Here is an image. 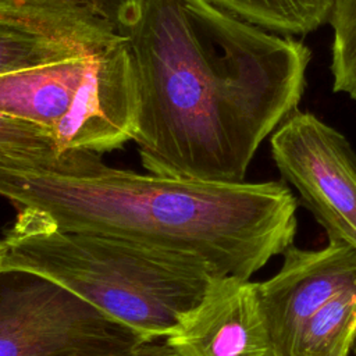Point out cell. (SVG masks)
Wrapping results in <instances>:
<instances>
[{
	"label": "cell",
	"instance_id": "cell-1",
	"mask_svg": "<svg viewBox=\"0 0 356 356\" xmlns=\"http://www.w3.org/2000/svg\"><path fill=\"white\" fill-rule=\"evenodd\" d=\"M122 35L138 89L132 140L147 172L245 181L303 97L310 49L210 0H142Z\"/></svg>",
	"mask_w": 356,
	"mask_h": 356
},
{
	"label": "cell",
	"instance_id": "cell-2",
	"mask_svg": "<svg viewBox=\"0 0 356 356\" xmlns=\"http://www.w3.org/2000/svg\"><path fill=\"white\" fill-rule=\"evenodd\" d=\"M0 197L61 229L107 235L245 280L296 235V197L278 181L221 182L139 174L89 153L60 168L0 161Z\"/></svg>",
	"mask_w": 356,
	"mask_h": 356
},
{
	"label": "cell",
	"instance_id": "cell-3",
	"mask_svg": "<svg viewBox=\"0 0 356 356\" xmlns=\"http://www.w3.org/2000/svg\"><path fill=\"white\" fill-rule=\"evenodd\" d=\"M15 210L0 239V270L44 277L149 342L164 339L214 277L197 260L107 235L61 229L32 209Z\"/></svg>",
	"mask_w": 356,
	"mask_h": 356
},
{
	"label": "cell",
	"instance_id": "cell-4",
	"mask_svg": "<svg viewBox=\"0 0 356 356\" xmlns=\"http://www.w3.org/2000/svg\"><path fill=\"white\" fill-rule=\"evenodd\" d=\"M0 111L46 127L63 153L122 147L138 113L125 36L97 53L0 76Z\"/></svg>",
	"mask_w": 356,
	"mask_h": 356
},
{
	"label": "cell",
	"instance_id": "cell-5",
	"mask_svg": "<svg viewBox=\"0 0 356 356\" xmlns=\"http://www.w3.org/2000/svg\"><path fill=\"white\" fill-rule=\"evenodd\" d=\"M149 342L70 289L0 270V356H127Z\"/></svg>",
	"mask_w": 356,
	"mask_h": 356
},
{
	"label": "cell",
	"instance_id": "cell-6",
	"mask_svg": "<svg viewBox=\"0 0 356 356\" xmlns=\"http://www.w3.org/2000/svg\"><path fill=\"white\" fill-rule=\"evenodd\" d=\"M270 146L282 178L328 239L356 249V153L348 139L314 114L296 110L273 132Z\"/></svg>",
	"mask_w": 356,
	"mask_h": 356
},
{
	"label": "cell",
	"instance_id": "cell-7",
	"mask_svg": "<svg viewBox=\"0 0 356 356\" xmlns=\"http://www.w3.org/2000/svg\"><path fill=\"white\" fill-rule=\"evenodd\" d=\"M282 257L281 268L257 282V292L275 356H291L305 323L330 300L356 288V249L328 239L320 249L292 243Z\"/></svg>",
	"mask_w": 356,
	"mask_h": 356
},
{
	"label": "cell",
	"instance_id": "cell-8",
	"mask_svg": "<svg viewBox=\"0 0 356 356\" xmlns=\"http://www.w3.org/2000/svg\"><path fill=\"white\" fill-rule=\"evenodd\" d=\"M164 342L177 356H275L257 282L213 277Z\"/></svg>",
	"mask_w": 356,
	"mask_h": 356
},
{
	"label": "cell",
	"instance_id": "cell-9",
	"mask_svg": "<svg viewBox=\"0 0 356 356\" xmlns=\"http://www.w3.org/2000/svg\"><path fill=\"white\" fill-rule=\"evenodd\" d=\"M124 35L88 13L0 7V76L102 51Z\"/></svg>",
	"mask_w": 356,
	"mask_h": 356
},
{
	"label": "cell",
	"instance_id": "cell-10",
	"mask_svg": "<svg viewBox=\"0 0 356 356\" xmlns=\"http://www.w3.org/2000/svg\"><path fill=\"white\" fill-rule=\"evenodd\" d=\"M221 10L284 36L307 35L327 24L335 0H210Z\"/></svg>",
	"mask_w": 356,
	"mask_h": 356
},
{
	"label": "cell",
	"instance_id": "cell-11",
	"mask_svg": "<svg viewBox=\"0 0 356 356\" xmlns=\"http://www.w3.org/2000/svg\"><path fill=\"white\" fill-rule=\"evenodd\" d=\"M356 342V288L313 314L302 327L291 356H349Z\"/></svg>",
	"mask_w": 356,
	"mask_h": 356
},
{
	"label": "cell",
	"instance_id": "cell-12",
	"mask_svg": "<svg viewBox=\"0 0 356 356\" xmlns=\"http://www.w3.org/2000/svg\"><path fill=\"white\" fill-rule=\"evenodd\" d=\"M83 153H63L51 131L46 127L0 111V161L31 167L60 168L71 164Z\"/></svg>",
	"mask_w": 356,
	"mask_h": 356
},
{
	"label": "cell",
	"instance_id": "cell-13",
	"mask_svg": "<svg viewBox=\"0 0 356 356\" xmlns=\"http://www.w3.org/2000/svg\"><path fill=\"white\" fill-rule=\"evenodd\" d=\"M328 22L334 31L332 90L356 100V0H335Z\"/></svg>",
	"mask_w": 356,
	"mask_h": 356
},
{
	"label": "cell",
	"instance_id": "cell-14",
	"mask_svg": "<svg viewBox=\"0 0 356 356\" xmlns=\"http://www.w3.org/2000/svg\"><path fill=\"white\" fill-rule=\"evenodd\" d=\"M142 0H0L3 6H26L88 13L110 24L121 35L136 21Z\"/></svg>",
	"mask_w": 356,
	"mask_h": 356
},
{
	"label": "cell",
	"instance_id": "cell-15",
	"mask_svg": "<svg viewBox=\"0 0 356 356\" xmlns=\"http://www.w3.org/2000/svg\"><path fill=\"white\" fill-rule=\"evenodd\" d=\"M127 356H177V355L165 342L160 343V342L152 341V342L142 343Z\"/></svg>",
	"mask_w": 356,
	"mask_h": 356
},
{
	"label": "cell",
	"instance_id": "cell-16",
	"mask_svg": "<svg viewBox=\"0 0 356 356\" xmlns=\"http://www.w3.org/2000/svg\"><path fill=\"white\" fill-rule=\"evenodd\" d=\"M0 264H1V242H0Z\"/></svg>",
	"mask_w": 356,
	"mask_h": 356
},
{
	"label": "cell",
	"instance_id": "cell-17",
	"mask_svg": "<svg viewBox=\"0 0 356 356\" xmlns=\"http://www.w3.org/2000/svg\"><path fill=\"white\" fill-rule=\"evenodd\" d=\"M355 352H356V342H355Z\"/></svg>",
	"mask_w": 356,
	"mask_h": 356
}]
</instances>
